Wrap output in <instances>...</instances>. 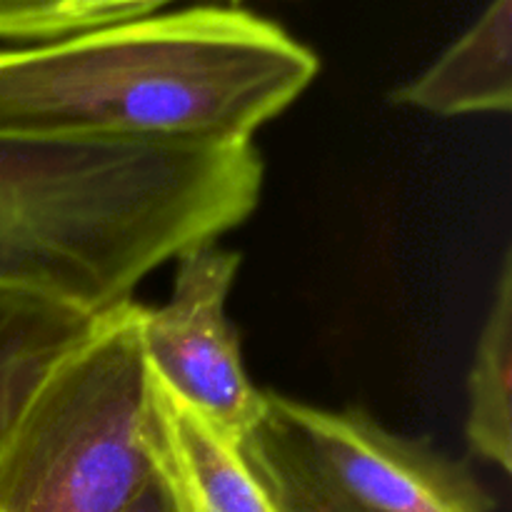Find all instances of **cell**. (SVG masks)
Here are the masks:
<instances>
[{
  "label": "cell",
  "mask_w": 512,
  "mask_h": 512,
  "mask_svg": "<svg viewBox=\"0 0 512 512\" xmlns=\"http://www.w3.org/2000/svg\"><path fill=\"white\" fill-rule=\"evenodd\" d=\"M318 70L308 45L260 15L155 13L0 48V133L243 145Z\"/></svg>",
  "instance_id": "obj_1"
},
{
  "label": "cell",
  "mask_w": 512,
  "mask_h": 512,
  "mask_svg": "<svg viewBox=\"0 0 512 512\" xmlns=\"http://www.w3.org/2000/svg\"><path fill=\"white\" fill-rule=\"evenodd\" d=\"M253 143L0 133V223L75 265L105 305L238 228L263 190Z\"/></svg>",
  "instance_id": "obj_2"
},
{
  "label": "cell",
  "mask_w": 512,
  "mask_h": 512,
  "mask_svg": "<svg viewBox=\"0 0 512 512\" xmlns=\"http://www.w3.org/2000/svg\"><path fill=\"white\" fill-rule=\"evenodd\" d=\"M140 308L95 313L40 380L0 448V512H125L153 483Z\"/></svg>",
  "instance_id": "obj_3"
},
{
  "label": "cell",
  "mask_w": 512,
  "mask_h": 512,
  "mask_svg": "<svg viewBox=\"0 0 512 512\" xmlns=\"http://www.w3.org/2000/svg\"><path fill=\"white\" fill-rule=\"evenodd\" d=\"M238 250L205 243L178 255L170 300L140 308L145 365L173 393L243 440L265 415V393L250 383L228 318Z\"/></svg>",
  "instance_id": "obj_4"
},
{
  "label": "cell",
  "mask_w": 512,
  "mask_h": 512,
  "mask_svg": "<svg viewBox=\"0 0 512 512\" xmlns=\"http://www.w3.org/2000/svg\"><path fill=\"white\" fill-rule=\"evenodd\" d=\"M270 413L295 435L313 473L370 512H493L488 493L460 463L403 438L358 408L328 410L265 393Z\"/></svg>",
  "instance_id": "obj_5"
},
{
  "label": "cell",
  "mask_w": 512,
  "mask_h": 512,
  "mask_svg": "<svg viewBox=\"0 0 512 512\" xmlns=\"http://www.w3.org/2000/svg\"><path fill=\"white\" fill-rule=\"evenodd\" d=\"M140 445L178 512H278L243 445L145 365Z\"/></svg>",
  "instance_id": "obj_6"
},
{
  "label": "cell",
  "mask_w": 512,
  "mask_h": 512,
  "mask_svg": "<svg viewBox=\"0 0 512 512\" xmlns=\"http://www.w3.org/2000/svg\"><path fill=\"white\" fill-rule=\"evenodd\" d=\"M440 118L508 113L512 105V0H493L433 65L393 93Z\"/></svg>",
  "instance_id": "obj_7"
},
{
  "label": "cell",
  "mask_w": 512,
  "mask_h": 512,
  "mask_svg": "<svg viewBox=\"0 0 512 512\" xmlns=\"http://www.w3.org/2000/svg\"><path fill=\"white\" fill-rule=\"evenodd\" d=\"M93 318L63 300L0 285V448L45 373Z\"/></svg>",
  "instance_id": "obj_8"
},
{
  "label": "cell",
  "mask_w": 512,
  "mask_h": 512,
  "mask_svg": "<svg viewBox=\"0 0 512 512\" xmlns=\"http://www.w3.org/2000/svg\"><path fill=\"white\" fill-rule=\"evenodd\" d=\"M512 255L500 263L488 315L468 373L465 440L485 463L512 470Z\"/></svg>",
  "instance_id": "obj_9"
},
{
  "label": "cell",
  "mask_w": 512,
  "mask_h": 512,
  "mask_svg": "<svg viewBox=\"0 0 512 512\" xmlns=\"http://www.w3.org/2000/svg\"><path fill=\"white\" fill-rule=\"evenodd\" d=\"M243 455L278 512H370L335 495L305 460L295 435L265 405L243 440Z\"/></svg>",
  "instance_id": "obj_10"
},
{
  "label": "cell",
  "mask_w": 512,
  "mask_h": 512,
  "mask_svg": "<svg viewBox=\"0 0 512 512\" xmlns=\"http://www.w3.org/2000/svg\"><path fill=\"white\" fill-rule=\"evenodd\" d=\"M0 285L43 293L93 315L108 308L88 275L3 223H0Z\"/></svg>",
  "instance_id": "obj_11"
},
{
  "label": "cell",
  "mask_w": 512,
  "mask_h": 512,
  "mask_svg": "<svg viewBox=\"0 0 512 512\" xmlns=\"http://www.w3.org/2000/svg\"><path fill=\"white\" fill-rule=\"evenodd\" d=\"M73 0H0V40L30 45L65 38Z\"/></svg>",
  "instance_id": "obj_12"
},
{
  "label": "cell",
  "mask_w": 512,
  "mask_h": 512,
  "mask_svg": "<svg viewBox=\"0 0 512 512\" xmlns=\"http://www.w3.org/2000/svg\"><path fill=\"white\" fill-rule=\"evenodd\" d=\"M173 3H180V0H73L65 15V30L73 35L100 28V25L145 18Z\"/></svg>",
  "instance_id": "obj_13"
},
{
  "label": "cell",
  "mask_w": 512,
  "mask_h": 512,
  "mask_svg": "<svg viewBox=\"0 0 512 512\" xmlns=\"http://www.w3.org/2000/svg\"><path fill=\"white\" fill-rule=\"evenodd\" d=\"M125 512H178V510H175L173 498L168 495L165 485L160 483L158 478H153V483H150L148 488L133 500V505H130Z\"/></svg>",
  "instance_id": "obj_14"
}]
</instances>
